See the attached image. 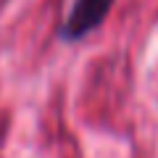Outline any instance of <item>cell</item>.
Segmentation results:
<instances>
[{
    "label": "cell",
    "mask_w": 158,
    "mask_h": 158,
    "mask_svg": "<svg viewBox=\"0 0 158 158\" xmlns=\"http://www.w3.org/2000/svg\"><path fill=\"white\" fill-rule=\"evenodd\" d=\"M111 8H113V0H77L61 27V37L69 40V42L87 37L106 21Z\"/></svg>",
    "instance_id": "obj_1"
}]
</instances>
